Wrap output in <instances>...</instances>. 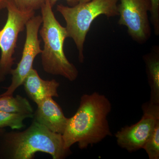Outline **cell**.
Here are the masks:
<instances>
[{"label": "cell", "instance_id": "6da1fadb", "mask_svg": "<svg viewBox=\"0 0 159 159\" xmlns=\"http://www.w3.org/2000/svg\"><path fill=\"white\" fill-rule=\"evenodd\" d=\"M111 109L110 101L103 94L94 92L83 95L63 134L65 148L70 149L77 143L80 148L85 149L112 136L107 119Z\"/></svg>", "mask_w": 159, "mask_h": 159}, {"label": "cell", "instance_id": "7a4b0ae2", "mask_svg": "<svg viewBox=\"0 0 159 159\" xmlns=\"http://www.w3.org/2000/svg\"><path fill=\"white\" fill-rule=\"evenodd\" d=\"M39 152L49 154L53 159H62L70 151L65 148L62 134L51 131L35 120L26 130L5 132L0 138L1 158L31 159Z\"/></svg>", "mask_w": 159, "mask_h": 159}, {"label": "cell", "instance_id": "3957f363", "mask_svg": "<svg viewBox=\"0 0 159 159\" xmlns=\"http://www.w3.org/2000/svg\"><path fill=\"white\" fill-rule=\"evenodd\" d=\"M40 9L43 25L39 33L44 43L41 53L43 69L48 74L74 81L78 77V71L64 51V42L68 37L66 29L56 19L49 0H45Z\"/></svg>", "mask_w": 159, "mask_h": 159}, {"label": "cell", "instance_id": "277c9868", "mask_svg": "<svg viewBox=\"0 0 159 159\" xmlns=\"http://www.w3.org/2000/svg\"><path fill=\"white\" fill-rule=\"evenodd\" d=\"M118 1L91 0L73 6L57 5V11L65 20L68 36L73 39L78 50L80 62L84 61V46L92 23L101 15L108 18L119 15Z\"/></svg>", "mask_w": 159, "mask_h": 159}, {"label": "cell", "instance_id": "5b68a950", "mask_svg": "<svg viewBox=\"0 0 159 159\" xmlns=\"http://www.w3.org/2000/svg\"><path fill=\"white\" fill-rule=\"evenodd\" d=\"M6 9L7 20L0 30V82L10 74L14 64L13 57L18 37L25 29L26 23L34 16V11H24L17 7L13 0H9Z\"/></svg>", "mask_w": 159, "mask_h": 159}, {"label": "cell", "instance_id": "8992f818", "mask_svg": "<svg viewBox=\"0 0 159 159\" xmlns=\"http://www.w3.org/2000/svg\"><path fill=\"white\" fill-rule=\"evenodd\" d=\"M142 118L136 123L125 125L116 133L119 147L132 152L143 148L157 124L159 122V104L150 101L143 103Z\"/></svg>", "mask_w": 159, "mask_h": 159}, {"label": "cell", "instance_id": "52a82bcc", "mask_svg": "<svg viewBox=\"0 0 159 159\" xmlns=\"http://www.w3.org/2000/svg\"><path fill=\"white\" fill-rule=\"evenodd\" d=\"M120 1L118 24L127 27L129 34L135 41L140 44L146 42L151 35L148 16L151 8L150 0Z\"/></svg>", "mask_w": 159, "mask_h": 159}, {"label": "cell", "instance_id": "ba28073f", "mask_svg": "<svg viewBox=\"0 0 159 159\" xmlns=\"http://www.w3.org/2000/svg\"><path fill=\"white\" fill-rule=\"evenodd\" d=\"M41 16H33L26 23V38L23 49L22 55L15 69H11V82L7 90L2 96L12 95L18 88L21 85L25 78L33 68L35 57L41 54L40 40L38 38L40 27L42 24Z\"/></svg>", "mask_w": 159, "mask_h": 159}, {"label": "cell", "instance_id": "9c48e42d", "mask_svg": "<svg viewBox=\"0 0 159 159\" xmlns=\"http://www.w3.org/2000/svg\"><path fill=\"white\" fill-rule=\"evenodd\" d=\"M38 106L34 120L55 133L64 132L69 118L65 116L61 107L52 97L47 98Z\"/></svg>", "mask_w": 159, "mask_h": 159}, {"label": "cell", "instance_id": "30bf717a", "mask_svg": "<svg viewBox=\"0 0 159 159\" xmlns=\"http://www.w3.org/2000/svg\"><path fill=\"white\" fill-rule=\"evenodd\" d=\"M23 84L27 95L37 105L47 98L59 97L57 93L59 83L54 79L44 80L33 68L25 78Z\"/></svg>", "mask_w": 159, "mask_h": 159}, {"label": "cell", "instance_id": "8fae6325", "mask_svg": "<svg viewBox=\"0 0 159 159\" xmlns=\"http://www.w3.org/2000/svg\"><path fill=\"white\" fill-rule=\"evenodd\" d=\"M146 74L150 88V102L159 104V50L154 47L150 53L144 56Z\"/></svg>", "mask_w": 159, "mask_h": 159}, {"label": "cell", "instance_id": "7c38bea8", "mask_svg": "<svg viewBox=\"0 0 159 159\" xmlns=\"http://www.w3.org/2000/svg\"><path fill=\"white\" fill-rule=\"evenodd\" d=\"M0 111L19 114H33L34 111L29 100L20 95H0Z\"/></svg>", "mask_w": 159, "mask_h": 159}, {"label": "cell", "instance_id": "4fadbf2b", "mask_svg": "<svg viewBox=\"0 0 159 159\" xmlns=\"http://www.w3.org/2000/svg\"><path fill=\"white\" fill-rule=\"evenodd\" d=\"M34 114L12 113L0 111V129L10 127L20 129L25 126L23 122L27 118H34Z\"/></svg>", "mask_w": 159, "mask_h": 159}, {"label": "cell", "instance_id": "5bb4252c", "mask_svg": "<svg viewBox=\"0 0 159 159\" xmlns=\"http://www.w3.org/2000/svg\"><path fill=\"white\" fill-rule=\"evenodd\" d=\"M142 149L145 151L149 159H159V122L145 142Z\"/></svg>", "mask_w": 159, "mask_h": 159}, {"label": "cell", "instance_id": "9a60e30c", "mask_svg": "<svg viewBox=\"0 0 159 159\" xmlns=\"http://www.w3.org/2000/svg\"><path fill=\"white\" fill-rule=\"evenodd\" d=\"M45 0H13L18 8L24 11H35L40 9Z\"/></svg>", "mask_w": 159, "mask_h": 159}, {"label": "cell", "instance_id": "2e32d148", "mask_svg": "<svg viewBox=\"0 0 159 159\" xmlns=\"http://www.w3.org/2000/svg\"><path fill=\"white\" fill-rule=\"evenodd\" d=\"M151 21L156 35L159 34V0H150Z\"/></svg>", "mask_w": 159, "mask_h": 159}, {"label": "cell", "instance_id": "e0dca14e", "mask_svg": "<svg viewBox=\"0 0 159 159\" xmlns=\"http://www.w3.org/2000/svg\"><path fill=\"white\" fill-rule=\"evenodd\" d=\"M58 1V0H49L50 2L51 3V6L52 7L55 5V4H56V2H57ZM65 1H66L67 3V4H68L69 6H72L73 0H65Z\"/></svg>", "mask_w": 159, "mask_h": 159}, {"label": "cell", "instance_id": "ac0fdd59", "mask_svg": "<svg viewBox=\"0 0 159 159\" xmlns=\"http://www.w3.org/2000/svg\"><path fill=\"white\" fill-rule=\"evenodd\" d=\"M9 0H0V10L6 8Z\"/></svg>", "mask_w": 159, "mask_h": 159}, {"label": "cell", "instance_id": "d6986e66", "mask_svg": "<svg viewBox=\"0 0 159 159\" xmlns=\"http://www.w3.org/2000/svg\"><path fill=\"white\" fill-rule=\"evenodd\" d=\"M91 1V0H73L72 6H75V5H77V4H79V3L87 2H89V1Z\"/></svg>", "mask_w": 159, "mask_h": 159}, {"label": "cell", "instance_id": "ffe728a7", "mask_svg": "<svg viewBox=\"0 0 159 159\" xmlns=\"http://www.w3.org/2000/svg\"><path fill=\"white\" fill-rule=\"evenodd\" d=\"M5 132V130L4 129H0V138L2 135Z\"/></svg>", "mask_w": 159, "mask_h": 159}]
</instances>
